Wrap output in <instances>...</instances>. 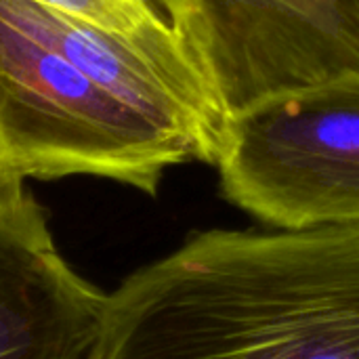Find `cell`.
I'll use <instances>...</instances> for the list:
<instances>
[{
    "label": "cell",
    "instance_id": "1",
    "mask_svg": "<svg viewBox=\"0 0 359 359\" xmlns=\"http://www.w3.org/2000/svg\"><path fill=\"white\" fill-rule=\"evenodd\" d=\"M97 359H359V227L194 231L107 294Z\"/></svg>",
    "mask_w": 359,
    "mask_h": 359
},
{
    "label": "cell",
    "instance_id": "2",
    "mask_svg": "<svg viewBox=\"0 0 359 359\" xmlns=\"http://www.w3.org/2000/svg\"><path fill=\"white\" fill-rule=\"evenodd\" d=\"M0 143L21 179L88 175L149 196L170 166L210 164L194 137L105 90L2 8Z\"/></svg>",
    "mask_w": 359,
    "mask_h": 359
},
{
    "label": "cell",
    "instance_id": "3",
    "mask_svg": "<svg viewBox=\"0 0 359 359\" xmlns=\"http://www.w3.org/2000/svg\"><path fill=\"white\" fill-rule=\"evenodd\" d=\"M223 198L273 231L359 227V74L227 116Z\"/></svg>",
    "mask_w": 359,
    "mask_h": 359
},
{
    "label": "cell",
    "instance_id": "4",
    "mask_svg": "<svg viewBox=\"0 0 359 359\" xmlns=\"http://www.w3.org/2000/svg\"><path fill=\"white\" fill-rule=\"evenodd\" d=\"M227 116L359 74V0H154Z\"/></svg>",
    "mask_w": 359,
    "mask_h": 359
},
{
    "label": "cell",
    "instance_id": "5",
    "mask_svg": "<svg viewBox=\"0 0 359 359\" xmlns=\"http://www.w3.org/2000/svg\"><path fill=\"white\" fill-rule=\"evenodd\" d=\"M105 307L32 196L0 219V359H97Z\"/></svg>",
    "mask_w": 359,
    "mask_h": 359
},
{
    "label": "cell",
    "instance_id": "6",
    "mask_svg": "<svg viewBox=\"0 0 359 359\" xmlns=\"http://www.w3.org/2000/svg\"><path fill=\"white\" fill-rule=\"evenodd\" d=\"M57 11L76 15L95 25L135 32L145 25L160 21L164 15L154 4V0H34Z\"/></svg>",
    "mask_w": 359,
    "mask_h": 359
},
{
    "label": "cell",
    "instance_id": "7",
    "mask_svg": "<svg viewBox=\"0 0 359 359\" xmlns=\"http://www.w3.org/2000/svg\"><path fill=\"white\" fill-rule=\"evenodd\" d=\"M23 181L17 170L11 166L4 147L0 143V219H4L8 212H13L25 198V189H23Z\"/></svg>",
    "mask_w": 359,
    "mask_h": 359
}]
</instances>
